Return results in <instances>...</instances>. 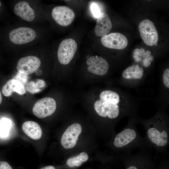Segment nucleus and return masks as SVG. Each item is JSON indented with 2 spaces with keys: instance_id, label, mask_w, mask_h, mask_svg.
I'll return each instance as SVG.
<instances>
[{
  "instance_id": "obj_1",
  "label": "nucleus",
  "mask_w": 169,
  "mask_h": 169,
  "mask_svg": "<svg viewBox=\"0 0 169 169\" xmlns=\"http://www.w3.org/2000/svg\"><path fill=\"white\" fill-rule=\"evenodd\" d=\"M77 49L76 42L71 38L65 39L60 44L57 55L59 62L63 64H69L73 58Z\"/></svg>"
},
{
  "instance_id": "obj_2",
  "label": "nucleus",
  "mask_w": 169,
  "mask_h": 169,
  "mask_svg": "<svg viewBox=\"0 0 169 169\" xmlns=\"http://www.w3.org/2000/svg\"><path fill=\"white\" fill-rule=\"evenodd\" d=\"M138 28L141 37L146 44L153 46L157 43L158 33L151 21L148 19L144 20L140 23Z\"/></svg>"
},
{
  "instance_id": "obj_3",
  "label": "nucleus",
  "mask_w": 169,
  "mask_h": 169,
  "mask_svg": "<svg viewBox=\"0 0 169 169\" xmlns=\"http://www.w3.org/2000/svg\"><path fill=\"white\" fill-rule=\"evenodd\" d=\"M36 33L32 28L28 27H20L11 30L9 37L13 43L21 45L30 43L36 38Z\"/></svg>"
},
{
  "instance_id": "obj_4",
  "label": "nucleus",
  "mask_w": 169,
  "mask_h": 169,
  "mask_svg": "<svg viewBox=\"0 0 169 169\" xmlns=\"http://www.w3.org/2000/svg\"><path fill=\"white\" fill-rule=\"evenodd\" d=\"M56 108L55 100L53 98L46 97L41 99L35 104L33 112L36 117L40 118L52 115Z\"/></svg>"
},
{
  "instance_id": "obj_5",
  "label": "nucleus",
  "mask_w": 169,
  "mask_h": 169,
  "mask_svg": "<svg viewBox=\"0 0 169 169\" xmlns=\"http://www.w3.org/2000/svg\"><path fill=\"white\" fill-rule=\"evenodd\" d=\"M52 18L59 25L67 26L73 21L75 16L74 11L69 8L63 6L54 7L52 10Z\"/></svg>"
},
{
  "instance_id": "obj_6",
  "label": "nucleus",
  "mask_w": 169,
  "mask_h": 169,
  "mask_svg": "<svg viewBox=\"0 0 169 169\" xmlns=\"http://www.w3.org/2000/svg\"><path fill=\"white\" fill-rule=\"evenodd\" d=\"M94 107L97 114L103 117L114 119L118 117L120 114L119 105H114L100 99L95 101Z\"/></svg>"
},
{
  "instance_id": "obj_7",
  "label": "nucleus",
  "mask_w": 169,
  "mask_h": 169,
  "mask_svg": "<svg viewBox=\"0 0 169 169\" xmlns=\"http://www.w3.org/2000/svg\"><path fill=\"white\" fill-rule=\"evenodd\" d=\"M82 130L81 125L78 123H74L69 126L63 134L61 139V143L63 147L69 149L74 147Z\"/></svg>"
},
{
  "instance_id": "obj_8",
  "label": "nucleus",
  "mask_w": 169,
  "mask_h": 169,
  "mask_svg": "<svg viewBox=\"0 0 169 169\" xmlns=\"http://www.w3.org/2000/svg\"><path fill=\"white\" fill-rule=\"evenodd\" d=\"M101 41L105 47L116 49H125L128 43L126 37L119 33H113L105 35L102 37Z\"/></svg>"
},
{
  "instance_id": "obj_9",
  "label": "nucleus",
  "mask_w": 169,
  "mask_h": 169,
  "mask_svg": "<svg viewBox=\"0 0 169 169\" xmlns=\"http://www.w3.org/2000/svg\"><path fill=\"white\" fill-rule=\"evenodd\" d=\"M41 64V61L38 57L28 56L22 58L18 60L16 68L21 74L28 75L35 72Z\"/></svg>"
},
{
  "instance_id": "obj_10",
  "label": "nucleus",
  "mask_w": 169,
  "mask_h": 169,
  "mask_svg": "<svg viewBox=\"0 0 169 169\" xmlns=\"http://www.w3.org/2000/svg\"><path fill=\"white\" fill-rule=\"evenodd\" d=\"M86 63L89 65L87 69L90 72L100 76L105 75L109 69V65L106 60L97 55L90 57Z\"/></svg>"
},
{
  "instance_id": "obj_11",
  "label": "nucleus",
  "mask_w": 169,
  "mask_h": 169,
  "mask_svg": "<svg viewBox=\"0 0 169 169\" xmlns=\"http://www.w3.org/2000/svg\"><path fill=\"white\" fill-rule=\"evenodd\" d=\"M147 134L150 141L157 146L163 147L167 145L168 135L165 131L152 127L147 130Z\"/></svg>"
},
{
  "instance_id": "obj_12",
  "label": "nucleus",
  "mask_w": 169,
  "mask_h": 169,
  "mask_svg": "<svg viewBox=\"0 0 169 169\" xmlns=\"http://www.w3.org/2000/svg\"><path fill=\"white\" fill-rule=\"evenodd\" d=\"M112 28V24L108 14L105 12L101 13L97 18L94 29L96 35L98 37H102L107 35Z\"/></svg>"
},
{
  "instance_id": "obj_13",
  "label": "nucleus",
  "mask_w": 169,
  "mask_h": 169,
  "mask_svg": "<svg viewBox=\"0 0 169 169\" xmlns=\"http://www.w3.org/2000/svg\"><path fill=\"white\" fill-rule=\"evenodd\" d=\"M14 12L16 15L26 21H32L35 18L34 11L26 1H20L16 4Z\"/></svg>"
},
{
  "instance_id": "obj_14",
  "label": "nucleus",
  "mask_w": 169,
  "mask_h": 169,
  "mask_svg": "<svg viewBox=\"0 0 169 169\" xmlns=\"http://www.w3.org/2000/svg\"><path fill=\"white\" fill-rule=\"evenodd\" d=\"M136 135L134 129L130 128L125 129L115 136L114 144L117 148L123 147L132 142L136 138Z\"/></svg>"
},
{
  "instance_id": "obj_15",
  "label": "nucleus",
  "mask_w": 169,
  "mask_h": 169,
  "mask_svg": "<svg viewBox=\"0 0 169 169\" xmlns=\"http://www.w3.org/2000/svg\"><path fill=\"white\" fill-rule=\"evenodd\" d=\"M2 92L3 94L6 97L11 95L12 93L15 92L20 95L26 92V88L22 83L14 79L8 81L2 87Z\"/></svg>"
},
{
  "instance_id": "obj_16",
  "label": "nucleus",
  "mask_w": 169,
  "mask_h": 169,
  "mask_svg": "<svg viewBox=\"0 0 169 169\" xmlns=\"http://www.w3.org/2000/svg\"><path fill=\"white\" fill-rule=\"evenodd\" d=\"M22 128L24 133L31 138L39 139L42 136V132L39 125L36 122L28 121L24 122Z\"/></svg>"
},
{
  "instance_id": "obj_17",
  "label": "nucleus",
  "mask_w": 169,
  "mask_h": 169,
  "mask_svg": "<svg viewBox=\"0 0 169 169\" xmlns=\"http://www.w3.org/2000/svg\"><path fill=\"white\" fill-rule=\"evenodd\" d=\"M151 52L146 51L143 48L135 49L133 52V57L136 62L141 61L144 66L150 64L154 60V56L151 55Z\"/></svg>"
},
{
  "instance_id": "obj_18",
  "label": "nucleus",
  "mask_w": 169,
  "mask_h": 169,
  "mask_svg": "<svg viewBox=\"0 0 169 169\" xmlns=\"http://www.w3.org/2000/svg\"><path fill=\"white\" fill-rule=\"evenodd\" d=\"M144 70L138 64L133 65L125 69L122 73L123 77L126 79H141L143 75Z\"/></svg>"
},
{
  "instance_id": "obj_19",
  "label": "nucleus",
  "mask_w": 169,
  "mask_h": 169,
  "mask_svg": "<svg viewBox=\"0 0 169 169\" xmlns=\"http://www.w3.org/2000/svg\"><path fill=\"white\" fill-rule=\"evenodd\" d=\"M100 99L114 105H119L120 102V97L116 92L111 90H105L100 95Z\"/></svg>"
},
{
  "instance_id": "obj_20",
  "label": "nucleus",
  "mask_w": 169,
  "mask_h": 169,
  "mask_svg": "<svg viewBox=\"0 0 169 169\" xmlns=\"http://www.w3.org/2000/svg\"><path fill=\"white\" fill-rule=\"evenodd\" d=\"M45 85V81L40 79L31 81L26 84V90L32 94H35L41 91Z\"/></svg>"
},
{
  "instance_id": "obj_21",
  "label": "nucleus",
  "mask_w": 169,
  "mask_h": 169,
  "mask_svg": "<svg viewBox=\"0 0 169 169\" xmlns=\"http://www.w3.org/2000/svg\"><path fill=\"white\" fill-rule=\"evenodd\" d=\"M12 126L11 121L6 118H3L0 121V138L6 139L9 137Z\"/></svg>"
},
{
  "instance_id": "obj_22",
  "label": "nucleus",
  "mask_w": 169,
  "mask_h": 169,
  "mask_svg": "<svg viewBox=\"0 0 169 169\" xmlns=\"http://www.w3.org/2000/svg\"><path fill=\"white\" fill-rule=\"evenodd\" d=\"M88 159L87 154L85 152H82L77 156L69 158L66 162L70 167L79 166L81 165L82 162L86 161Z\"/></svg>"
},
{
  "instance_id": "obj_23",
  "label": "nucleus",
  "mask_w": 169,
  "mask_h": 169,
  "mask_svg": "<svg viewBox=\"0 0 169 169\" xmlns=\"http://www.w3.org/2000/svg\"><path fill=\"white\" fill-rule=\"evenodd\" d=\"M90 8L94 16L97 18L101 13L99 7L97 4L93 3L91 4Z\"/></svg>"
},
{
  "instance_id": "obj_24",
  "label": "nucleus",
  "mask_w": 169,
  "mask_h": 169,
  "mask_svg": "<svg viewBox=\"0 0 169 169\" xmlns=\"http://www.w3.org/2000/svg\"><path fill=\"white\" fill-rule=\"evenodd\" d=\"M163 83L166 87L169 88V69H165L163 74Z\"/></svg>"
},
{
  "instance_id": "obj_25",
  "label": "nucleus",
  "mask_w": 169,
  "mask_h": 169,
  "mask_svg": "<svg viewBox=\"0 0 169 169\" xmlns=\"http://www.w3.org/2000/svg\"><path fill=\"white\" fill-rule=\"evenodd\" d=\"M0 169H13L11 166L7 162L0 161Z\"/></svg>"
},
{
  "instance_id": "obj_26",
  "label": "nucleus",
  "mask_w": 169,
  "mask_h": 169,
  "mask_svg": "<svg viewBox=\"0 0 169 169\" xmlns=\"http://www.w3.org/2000/svg\"><path fill=\"white\" fill-rule=\"evenodd\" d=\"M39 169H56L55 168L52 166H48L42 167Z\"/></svg>"
},
{
  "instance_id": "obj_27",
  "label": "nucleus",
  "mask_w": 169,
  "mask_h": 169,
  "mask_svg": "<svg viewBox=\"0 0 169 169\" xmlns=\"http://www.w3.org/2000/svg\"><path fill=\"white\" fill-rule=\"evenodd\" d=\"M127 169H137V168L135 166H131L128 167Z\"/></svg>"
},
{
  "instance_id": "obj_28",
  "label": "nucleus",
  "mask_w": 169,
  "mask_h": 169,
  "mask_svg": "<svg viewBox=\"0 0 169 169\" xmlns=\"http://www.w3.org/2000/svg\"><path fill=\"white\" fill-rule=\"evenodd\" d=\"M2 101V97L1 93L0 90V105L1 104Z\"/></svg>"
},
{
  "instance_id": "obj_29",
  "label": "nucleus",
  "mask_w": 169,
  "mask_h": 169,
  "mask_svg": "<svg viewBox=\"0 0 169 169\" xmlns=\"http://www.w3.org/2000/svg\"><path fill=\"white\" fill-rule=\"evenodd\" d=\"M155 45L156 46L157 45V43H156Z\"/></svg>"
},
{
  "instance_id": "obj_30",
  "label": "nucleus",
  "mask_w": 169,
  "mask_h": 169,
  "mask_svg": "<svg viewBox=\"0 0 169 169\" xmlns=\"http://www.w3.org/2000/svg\"><path fill=\"white\" fill-rule=\"evenodd\" d=\"M1 6V2H0V7Z\"/></svg>"
}]
</instances>
